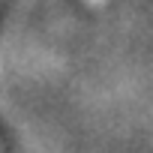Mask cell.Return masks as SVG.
<instances>
[{
	"instance_id": "obj_1",
	"label": "cell",
	"mask_w": 153,
	"mask_h": 153,
	"mask_svg": "<svg viewBox=\"0 0 153 153\" xmlns=\"http://www.w3.org/2000/svg\"><path fill=\"white\" fill-rule=\"evenodd\" d=\"M87 3H93V6H102V3H105V0H87Z\"/></svg>"
}]
</instances>
